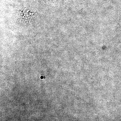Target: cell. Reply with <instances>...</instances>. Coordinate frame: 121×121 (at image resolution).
I'll list each match as a JSON object with an SVG mask.
<instances>
[{
    "label": "cell",
    "mask_w": 121,
    "mask_h": 121,
    "mask_svg": "<svg viewBox=\"0 0 121 121\" xmlns=\"http://www.w3.org/2000/svg\"><path fill=\"white\" fill-rule=\"evenodd\" d=\"M31 9H29L28 10H25L26 12H25L24 13V15L23 17H24V18L27 20H30V19H31L32 18H33L36 14V13L34 12V11L32 12H30L31 11Z\"/></svg>",
    "instance_id": "6da1fadb"
}]
</instances>
